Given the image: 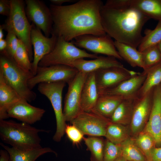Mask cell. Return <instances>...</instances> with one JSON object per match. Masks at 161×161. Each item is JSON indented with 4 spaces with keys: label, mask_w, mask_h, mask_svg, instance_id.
Masks as SVG:
<instances>
[{
    "label": "cell",
    "mask_w": 161,
    "mask_h": 161,
    "mask_svg": "<svg viewBox=\"0 0 161 161\" xmlns=\"http://www.w3.org/2000/svg\"><path fill=\"white\" fill-rule=\"evenodd\" d=\"M100 0H80L69 5L49 6L53 25L51 34L68 41L86 34H106L100 15L103 5Z\"/></svg>",
    "instance_id": "1"
},
{
    "label": "cell",
    "mask_w": 161,
    "mask_h": 161,
    "mask_svg": "<svg viewBox=\"0 0 161 161\" xmlns=\"http://www.w3.org/2000/svg\"><path fill=\"white\" fill-rule=\"evenodd\" d=\"M101 21L106 34L115 41L135 48L143 37L142 30L150 18L132 6L129 0H108L100 11Z\"/></svg>",
    "instance_id": "2"
},
{
    "label": "cell",
    "mask_w": 161,
    "mask_h": 161,
    "mask_svg": "<svg viewBox=\"0 0 161 161\" xmlns=\"http://www.w3.org/2000/svg\"><path fill=\"white\" fill-rule=\"evenodd\" d=\"M49 131L12 120H0V137L4 143L21 151L41 147L39 133Z\"/></svg>",
    "instance_id": "3"
},
{
    "label": "cell",
    "mask_w": 161,
    "mask_h": 161,
    "mask_svg": "<svg viewBox=\"0 0 161 161\" xmlns=\"http://www.w3.org/2000/svg\"><path fill=\"white\" fill-rule=\"evenodd\" d=\"M0 71L7 83L28 102L34 101L36 93L29 87L28 80L34 75L21 68L4 50L0 52Z\"/></svg>",
    "instance_id": "4"
},
{
    "label": "cell",
    "mask_w": 161,
    "mask_h": 161,
    "mask_svg": "<svg viewBox=\"0 0 161 161\" xmlns=\"http://www.w3.org/2000/svg\"><path fill=\"white\" fill-rule=\"evenodd\" d=\"M11 8L10 14L4 24V29L14 33L26 47L31 61L33 58V52L31 41L32 24H30L26 16L25 1L10 0Z\"/></svg>",
    "instance_id": "5"
},
{
    "label": "cell",
    "mask_w": 161,
    "mask_h": 161,
    "mask_svg": "<svg viewBox=\"0 0 161 161\" xmlns=\"http://www.w3.org/2000/svg\"><path fill=\"white\" fill-rule=\"evenodd\" d=\"M97 55L90 54L75 46L72 41H68L61 37H58L53 50L44 56L38 66H47L62 65L72 66L76 60L81 58L95 59Z\"/></svg>",
    "instance_id": "6"
},
{
    "label": "cell",
    "mask_w": 161,
    "mask_h": 161,
    "mask_svg": "<svg viewBox=\"0 0 161 161\" xmlns=\"http://www.w3.org/2000/svg\"><path fill=\"white\" fill-rule=\"evenodd\" d=\"M66 83L60 81L44 83L38 84V90L50 101L53 107L56 119V128L53 140L60 142L65 133L66 124L62 106V94Z\"/></svg>",
    "instance_id": "7"
},
{
    "label": "cell",
    "mask_w": 161,
    "mask_h": 161,
    "mask_svg": "<svg viewBox=\"0 0 161 161\" xmlns=\"http://www.w3.org/2000/svg\"><path fill=\"white\" fill-rule=\"evenodd\" d=\"M78 72L74 67L64 65L38 66L36 74L28 80V86L32 90L36 85L41 83L64 81L68 83Z\"/></svg>",
    "instance_id": "8"
},
{
    "label": "cell",
    "mask_w": 161,
    "mask_h": 161,
    "mask_svg": "<svg viewBox=\"0 0 161 161\" xmlns=\"http://www.w3.org/2000/svg\"><path fill=\"white\" fill-rule=\"evenodd\" d=\"M78 48L85 49L94 54H101L123 60L115 47L114 41L107 34L102 35L86 34L71 41Z\"/></svg>",
    "instance_id": "9"
},
{
    "label": "cell",
    "mask_w": 161,
    "mask_h": 161,
    "mask_svg": "<svg viewBox=\"0 0 161 161\" xmlns=\"http://www.w3.org/2000/svg\"><path fill=\"white\" fill-rule=\"evenodd\" d=\"M88 73L79 72L67 84L63 114L66 122H70L81 111V97L82 89Z\"/></svg>",
    "instance_id": "10"
},
{
    "label": "cell",
    "mask_w": 161,
    "mask_h": 161,
    "mask_svg": "<svg viewBox=\"0 0 161 161\" xmlns=\"http://www.w3.org/2000/svg\"><path fill=\"white\" fill-rule=\"evenodd\" d=\"M25 11L29 21L40 29L47 37L52 30L53 21L49 8L39 0H25Z\"/></svg>",
    "instance_id": "11"
},
{
    "label": "cell",
    "mask_w": 161,
    "mask_h": 161,
    "mask_svg": "<svg viewBox=\"0 0 161 161\" xmlns=\"http://www.w3.org/2000/svg\"><path fill=\"white\" fill-rule=\"evenodd\" d=\"M95 72L99 95L122 81L140 73L128 70L124 67H118L100 69Z\"/></svg>",
    "instance_id": "12"
},
{
    "label": "cell",
    "mask_w": 161,
    "mask_h": 161,
    "mask_svg": "<svg viewBox=\"0 0 161 161\" xmlns=\"http://www.w3.org/2000/svg\"><path fill=\"white\" fill-rule=\"evenodd\" d=\"M109 119L94 112L81 111L70 123L84 134L90 136H105Z\"/></svg>",
    "instance_id": "13"
},
{
    "label": "cell",
    "mask_w": 161,
    "mask_h": 161,
    "mask_svg": "<svg viewBox=\"0 0 161 161\" xmlns=\"http://www.w3.org/2000/svg\"><path fill=\"white\" fill-rule=\"evenodd\" d=\"M32 24L30 38L33 49L32 72L35 75L40 61L54 48L58 37L53 34H51L50 37H47L43 34L40 29L33 24Z\"/></svg>",
    "instance_id": "14"
},
{
    "label": "cell",
    "mask_w": 161,
    "mask_h": 161,
    "mask_svg": "<svg viewBox=\"0 0 161 161\" xmlns=\"http://www.w3.org/2000/svg\"><path fill=\"white\" fill-rule=\"evenodd\" d=\"M154 88L142 97H137L130 121L134 134L143 131L149 118L151 109Z\"/></svg>",
    "instance_id": "15"
},
{
    "label": "cell",
    "mask_w": 161,
    "mask_h": 161,
    "mask_svg": "<svg viewBox=\"0 0 161 161\" xmlns=\"http://www.w3.org/2000/svg\"><path fill=\"white\" fill-rule=\"evenodd\" d=\"M143 131L153 137L156 147H161V83L154 89L150 115Z\"/></svg>",
    "instance_id": "16"
},
{
    "label": "cell",
    "mask_w": 161,
    "mask_h": 161,
    "mask_svg": "<svg viewBox=\"0 0 161 161\" xmlns=\"http://www.w3.org/2000/svg\"><path fill=\"white\" fill-rule=\"evenodd\" d=\"M45 112L44 109L32 106L23 100L10 106L6 111V115L7 118H15L31 125L41 120Z\"/></svg>",
    "instance_id": "17"
},
{
    "label": "cell",
    "mask_w": 161,
    "mask_h": 161,
    "mask_svg": "<svg viewBox=\"0 0 161 161\" xmlns=\"http://www.w3.org/2000/svg\"><path fill=\"white\" fill-rule=\"evenodd\" d=\"M115 58L110 56H98L94 59L86 60L84 58L75 61L72 67L79 72L88 73L98 70L113 67H124Z\"/></svg>",
    "instance_id": "18"
},
{
    "label": "cell",
    "mask_w": 161,
    "mask_h": 161,
    "mask_svg": "<svg viewBox=\"0 0 161 161\" xmlns=\"http://www.w3.org/2000/svg\"><path fill=\"white\" fill-rule=\"evenodd\" d=\"M147 74V71H143L139 74L122 81L103 94L118 95L124 99L137 97V93L143 84Z\"/></svg>",
    "instance_id": "19"
},
{
    "label": "cell",
    "mask_w": 161,
    "mask_h": 161,
    "mask_svg": "<svg viewBox=\"0 0 161 161\" xmlns=\"http://www.w3.org/2000/svg\"><path fill=\"white\" fill-rule=\"evenodd\" d=\"M99 96L95 81V72L88 73L82 89L81 107L82 111L90 112L95 107Z\"/></svg>",
    "instance_id": "20"
},
{
    "label": "cell",
    "mask_w": 161,
    "mask_h": 161,
    "mask_svg": "<svg viewBox=\"0 0 161 161\" xmlns=\"http://www.w3.org/2000/svg\"><path fill=\"white\" fill-rule=\"evenodd\" d=\"M23 100L7 83L0 71V120L7 118L6 111L10 106Z\"/></svg>",
    "instance_id": "21"
},
{
    "label": "cell",
    "mask_w": 161,
    "mask_h": 161,
    "mask_svg": "<svg viewBox=\"0 0 161 161\" xmlns=\"http://www.w3.org/2000/svg\"><path fill=\"white\" fill-rule=\"evenodd\" d=\"M0 145L8 153L10 161H35L41 156L47 153H56L49 147H42L27 151H21L10 147L1 143Z\"/></svg>",
    "instance_id": "22"
},
{
    "label": "cell",
    "mask_w": 161,
    "mask_h": 161,
    "mask_svg": "<svg viewBox=\"0 0 161 161\" xmlns=\"http://www.w3.org/2000/svg\"><path fill=\"white\" fill-rule=\"evenodd\" d=\"M124 99L121 96L114 95L103 94L99 95L92 112L106 118H110Z\"/></svg>",
    "instance_id": "23"
},
{
    "label": "cell",
    "mask_w": 161,
    "mask_h": 161,
    "mask_svg": "<svg viewBox=\"0 0 161 161\" xmlns=\"http://www.w3.org/2000/svg\"><path fill=\"white\" fill-rule=\"evenodd\" d=\"M137 97L124 99L117 107L110 120L122 125L130 122Z\"/></svg>",
    "instance_id": "24"
},
{
    "label": "cell",
    "mask_w": 161,
    "mask_h": 161,
    "mask_svg": "<svg viewBox=\"0 0 161 161\" xmlns=\"http://www.w3.org/2000/svg\"><path fill=\"white\" fill-rule=\"evenodd\" d=\"M116 49L122 58L133 67L144 69L142 52L129 45L114 41Z\"/></svg>",
    "instance_id": "25"
},
{
    "label": "cell",
    "mask_w": 161,
    "mask_h": 161,
    "mask_svg": "<svg viewBox=\"0 0 161 161\" xmlns=\"http://www.w3.org/2000/svg\"><path fill=\"white\" fill-rule=\"evenodd\" d=\"M131 6L148 17L161 22V0H129Z\"/></svg>",
    "instance_id": "26"
},
{
    "label": "cell",
    "mask_w": 161,
    "mask_h": 161,
    "mask_svg": "<svg viewBox=\"0 0 161 161\" xmlns=\"http://www.w3.org/2000/svg\"><path fill=\"white\" fill-rule=\"evenodd\" d=\"M145 71H147L146 77L137 95L138 98L161 83V62Z\"/></svg>",
    "instance_id": "27"
},
{
    "label": "cell",
    "mask_w": 161,
    "mask_h": 161,
    "mask_svg": "<svg viewBox=\"0 0 161 161\" xmlns=\"http://www.w3.org/2000/svg\"><path fill=\"white\" fill-rule=\"evenodd\" d=\"M122 156L127 161H147L134 140L128 138L120 144Z\"/></svg>",
    "instance_id": "28"
},
{
    "label": "cell",
    "mask_w": 161,
    "mask_h": 161,
    "mask_svg": "<svg viewBox=\"0 0 161 161\" xmlns=\"http://www.w3.org/2000/svg\"><path fill=\"white\" fill-rule=\"evenodd\" d=\"M107 140L120 144L129 138L126 129L123 125L111 122L108 126L105 136Z\"/></svg>",
    "instance_id": "29"
},
{
    "label": "cell",
    "mask_w": 161,
    "mask_h": 161,
    "mask_svg": "<svg viewBox=\"0 0 161 161\" xmlns=\"http://www.w3.org/2000/svg\"><path fill=\"white\" fill-rule=\"evenodd\" d=\"M135 142L145 157L147 161H151V152L156 146L153 137L149 133L142 131L138 134Z\"/></svg>",
    "instance_id": "30"
},
{
    "label": "cell",
    "mask_w": 161,
    "mask_h": 161,
    "mask_svg": "<svg viewBox=\"0 0 161 161\" xmlns=\"http://www.w3.org/2000/svg\"><path fill=\"white\" fill-rule=\"evenodd\" d=\"M145 34L138 47V50L141 52L149 47L158 45L161 41V22H159L154 30H146Z\"/></svg>",
    "instance_id": "31"
},
{
    "label": "cell",
    "mask_w": 161,
    "mask_h": 161,
    "mask_svg": "<svg viewBox=\"0 0 161 161\" xmlns=\"http://www.w3.org/2000/svg\"><path fill=\"white\" fill-rule=\"evenodd\" d=\"M83 140L95 161H103L104 143L98 137H84Z\"/></svg>",
    "instance_id": "32"
},
{
    "label": "cell",
    "mask_w": 161,
    "mask_h": 161,
    "mask_svg": "<svg viewBox=\"0 0 161 161\" xmlns=\"http://www.w3.org/2000/svg\"><path fill=\"white\" fill-rule=\"evenodd\" d=\"M13 58L17 64L22 69L27 72H32V62L29 53L25 45L20 40L18 47Z\"/></svg>",
    "instance_id": "33"
},
{
    "label": "cell",
    "mask_w": 161,
    "mask_h": 161,
    "mask_svg": "<svg viewBox=\"0 0 161 161\" xmlns=\"http://www.w3.org/2000/svg\"><path fill=\"white\" fill-rule=\"evenodd\" d=\"M142 52L143 71L147 70L161 62V53L158 45L149 47Z\"/></svg>",
    "instance_id": "34"
},
{
    "label": "cell",
    "mask_w": 161,
    "mask_h": 161,
    "mask_svg": "<svg viewBox=\"0 0 161 161\" xmlns=\"http://www.w3.org/2000/svg\"><path fill=\"white\" fill-rule=\"evenodd\" d=\"M121 156L120 145L114 144L107 140L104 143L103 161H115Z\"/></svg>",
    "instance_id": "35"
},
{
    "label": "cell",
    "mask_w": 161,
    "mask_h": 161,
    "mask_svg": "<svg viewBox=\"0 0 161 161\" xmlns=\"http://www.w3.org/2000/svg\"><path fill=\"white\" fill-rule=\"evenodd\" d=\"M65 133L70 140L74 144L80 143L84 138V134L77 127L72 124L66 125Z\"/></svg>",
    "instance_id": "36"
},
{
    "label": "cell",
    "mask_w": 161,
    "mask_h": 161,
    "mask_svg": "<svg viewBox=\"0 0 161 161\" xmlns=\"http://www.w3.org/2000/svg\"><path fill=\"white\" fill-rule=\"evenodd\" d=\"M7 46L5 51L11 56L13 58L19 43V40L13 32H7L5 39Z\"/></svg>",
    "instance_id": "37"
},
{
    "label": "cell",
    "mask_w": 161,
    "mask_h": 161,
    "mask_svg": "<svg viewBox=\"0 0 161 161\" xmlns=\"http://www.w3.org/2000/svg\"><path fill=\"white\" fill-rule=\"evenodd\" d=\"M10 0H0V14L8 17L11 11Z\"/></svg>",
    "instance_id": "38"
},
{
    "label": "cell",
    "mask_w": 161,
    "mask_h": 161,
    "mask_svg": "<svg viewBox=\"0 0 161 161\" xmlns=\"http://www.w3.org/2000/svg\"><path fill=\"white\" fill-rule=\"evenodd\" d=\"M151 161H161V147H155L151 152Z\"/></svg>",
    "instance_id": "39"
},
{
    "label": "cell",
    "mask_w": 161,
    "mask_h": 161,
    "mask_svg": "<svg viewBox=\"0 0 161 161\" xmlns=\"http://www.w3.org/2000/svg\"><path fill=\"white\" fill-rule=\"evenodd\" d=\"M0 161H10L8 153L4 149L0 150Z\"/></svg>",
    "instance_id": "40"
},
{
    "label": "cell",
    "mask_w": 161,
    "mask_h": 161,
    "mask_svg": "<svg viewBox=\"0 0 161 161\" xmlns=\"http://www.w3.org/2000/svg\"><path fill=\"white\" fill-rule=\"evenodd\" d=\"M52 4L56 6H61L64 3L66 2H75L73 0H50Z\"/></svg>",
    "instance_id": "41"
},
{
    "label": "cell",
    "mask_w": 161,
    "mask_h": 161,
    "mask_svg": "<svg viewBox=\"0 0 161 161\" xmlns=\"http://www.w3.org/2000/svg\"><path fill=\"white\" fill-rule=\"evenodd\" d=\"M6 46L7 43L5 39L0 40V52L5 50Z\"/></svg>",
    "instance_id": "42"
},
{
    "label": "cell",
    "mask_w": 161,
    "mask_h": 161,
    "mask_svg": "<svg viewBox=\"0 0 161 161\" xmlns=\"http://www.w3.org/2000/svg\"><path fill=\"white\" fill-rule=\"evenodd\" d=\"M4 30L3 27L2 25H0V40L3 39L4 35L3 30Z\"/></svg>",
    "instance_id": "43"
},
{
    "label": "cell",
    "mask_w": 161,
    "mask_h": 161,
    "mask_svg": "<svg viewBox=\"0 0 161 161\" xmlns=\"http://www.w3.org/2000/svg\"><path fill=\"white\" fill-rule=\"evenodd\" d=\"M115 161H127L122 156L118 158Z\"/></svg>",
    "instance_id": "44"
},
{
    "label": "cell",
    "mask_w": 161,
    "mask_h": 161,
    "mask_svg": "<svg viewBox=\"0 0 161 161\" xmlns=\"http://www.w3.org/2000/svg\"><path fill=\"white\" fill-rule=\"evenodd\" d=\"M158 45L161 53V41L158 44Z\"/></svg>",
    "instance_id": "45"
}]
</instances>
